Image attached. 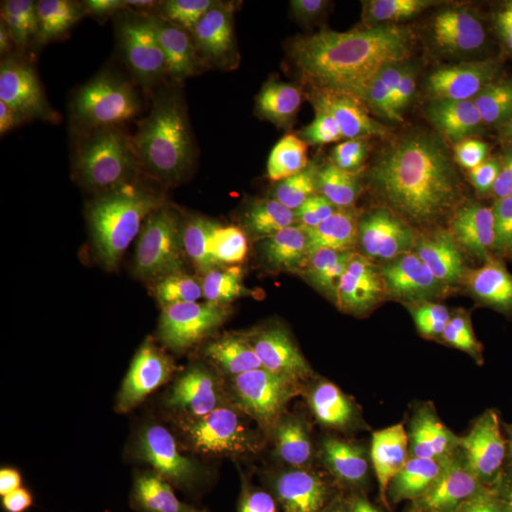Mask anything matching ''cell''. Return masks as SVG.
I'll use <instances>...</instances> for the list:
<instances>
[{"instance_id": "30", "label": "cell", "mask_w": 512, "mask_h": 512, "mask_svg": "<svg viewBox=\"0 0 512 512\" xmlns=\"http://www.w3.org/2000/svg\"><path fill=\"white\" fill-rule=\"evenodd\" d=\"M491 6L493 3L487 0H439L436 2V15L444 29L461 35L477 28Z\"/></svg>"}, {"instance_id": "39", "label": "cell", "mask_w": 512, "mask_h": 512, "mask_svg": "<svg viewBox=\"0 0 512 512\" xmlns=\"http://www.w3.org/2000/svg\"><path fill=\"white\" fill-rule=\"evenodd\" d=\"M220 512H227V511H225V510H221Z\"/></svg>"}, {"instance_id": "15", "label": "cell", "mask_w": 512, "mask_h": 512, "mask_svg": "<svg viewBox=\"0 0 512 512\" xmlns=\"http://www.w3.org/2000/svg\"><path fill=\"white\" fill-rule=\"evenodd\" d=\"M329 336L303 325H289L272 338V363L276 382L293 404L308 413L329 399L320 387V352Z\"/></svg>"}, {"instance_id": "22", "label": "cell", "mask_w": 512, "mask_h": 512, "mask_svg": "<svg viewBox=\"0 0 512 512\" xmlns=\"http://www.w3.org/2000/svg\"><path fill=\"white\" fill-rule=\"evenodd\" d=\"M234 423L232 441L244 461L274 454H295L305 446L303 421L275 407L258 410Z\"/></svg>"}, {"instance_id": "23", "label": "cell", "mask_w": 512, "mask_h": 512, "mask_svg": "<svg viewBox=\"0 0 512 512\" xmlns=\"http://www.w3.org/2000/svg\"><path fill=\"white\" fill-rule=\"evenodd\" d=\"M323 6L318 0H252L239 6L238 25L288 50L296 33Z\"/></svg>"}, {"instance_id": "21", "label": "cell", "mask_w": 512, "mask_h": 512, "mask_svg": "<svg viewBox=\"0 0 512 512\" xmlns=\"http://www.w3.org/2000/svg\"><path fill=\"white\" fill-rule=\"evenodd\" d=\"M478 256L474 247L464 245L453 258L420 272L410 289L413 301L436 315H446L461 299L478 289Z\"/></svg>"}, {"instance_id": "1", "label": "cell", "mask_w": 512, "mask_h": 512, "mask_svg": "<svg viewBox=\"0 0 512 512\" xmlns=\"http://www.w3.org/2000/svg\"><path fill=\"white\" fill-rule=\"evenodd\" d=\"M211 256L239 274L264 275L291 242V220L274 150L261 138H241L224 171L197 205Z\"/></svg>"}, {"instance_id": "7", "label": "cell", "mask_w": 512, "mask_h": 512, "mask_svg": "<svg viewBox=\"0 0 512 512\" xmlns=\"http://www.w3.org/2000/svg\"><path fill=\"white\" fill-rule=\"evenodd\" d=\"M437 87L476 134L512 138V49L483 45L441 60Z\"/></svg>"}, {"instance_id": "27", "label": "cell", "mask_w": 512, "mask_h": 512, "mask_svg": "<svg viewBox=\"0 0 512 512\" xmlns=\"http://www.w3.org/2000/svg\"><path fill=\"white\" fill-rule=\"evenodd\" d=\"M507 313L483 292L471 293L443 316L446 338L454 343L473 342L497 325Z\"/></svg>"}, {"instance_id": "37", "label": "cell", "mask_w": 512, "mask_h": 512, "mask_svg": "<svg viewBox=\"0 0 512 512\" xmlns=\"http://www.w3.org/2000/svg\"><path fill=\"white\" fill-rule=\"evenodd\" d=\"M323 512H373V510L372 508L363 507V505L359 504L339 503Z\"/></svg>"}, {"instance_id": "33", "label": "cell", "mask_w": 512, "mask_h": 512, "mask_svg": "<svg viewBox=\"0 0 512 512\" xmlns=\"http://www.w3.org/2000/svg\"><path fill=\"white\" fill-rule=\"evenodd\" d=\"M373 512H439L429 495L421 491H404L372 508Z\"/></svg>"}, {"instance_id": "10", "label": "cell", "mask_w": 512, "mask_h": 512, "mask_svg": "<svg viewBox=\"0 0 512 512\" xmlns=\"http://www.w3.org/2000/svg\"><path fill=\"white\" fill-rule=\"evenodd\" d=\"M296 79L320 93L335 92L349 76V13L343 6H323L288 47Z\"/></svg>"}, {"instance_id": "36", "label": "cell", "mask_w": 512, "mask_h": 512, "mask_svg": "<svg viewBox=\"0 0 512 512\" xmlns=\"http://www.w3.org/2000/svg\"><path fill=\"white\" fill-rule=\"evenodd\" d=\"M498 239H500V247L512 254V214L501 222L498 228Z\"/></svg>"}, {"instance_id": "20", "label": "cell", "mask_w": 512, "mask_h": 512, "mask_svg": "<svg viewBox=\"0 0 512 512\" xmlns=\"http://www.w3.org/2000/svg\"><path fill=\"white\" fill-rule=\"evenodd\" d=\"M458 410L470 429L504 451L512 419V377L484 373L468 380Z\"/></svg>"}, {"instance_id": "32", "label": "cell", "mask_w": 512, "mask_h": 512, "mask_svg": "<svg viewBox=\"0 0 512 512\" xmlns=\"http://www.w3.org/2000/svg\"><path fill=\"white\" fill-rule=\"evenodd\" d=\"M42 180L25 164L0 151V201L2 204Z\"/></svg>"}, {"instance_id": "35", "label": "cell", "mask_w": 512, "mask_h": 512, "mask_svg": "<svg viewBox=\"0 0 512 512\" xmlns=\"http://www.w3.org/2000/svg\"><path fill=\"white\" fill-rule=\"evenodd\" d=\"M192 13L200 12L204 18H218L227 16L232 10L239 8L238 3L225 2V0H190Z\"/></svg>"}, {"instance_id": "5", "label": "cell", "mask_w": 512, "mask_h": 512, "mask_svg": "<svg viewBox=\"0 0 512 512\" xmlns=\"http://www.w3.org/2000/svg\"><path fill=\"white\" fill-rule=\"evenodd\" d=\"M272 336L258 313L245 308L218 330L202 377L201 406L214 420L237 421L274 407Z\"/></svg>"}, {"instance_id": "14", "label": "cell", "mask_w": 512, "mask_h": 512, "mask_svg": "<svg viewBox=\"0 0 512 512\" xmlns=\"http://www.w3.org/2000/svg\"><path fill=\"white\" fill-rule=\"evenodd\" d=\"M55 19L60 69L96 56L128 20L123 3L106 0H60Z\"/></svg>"}, {"instance_id": "3", "label": "cell", "mask_w": 512, "mask_h": 512, "mask_svg": "<svg viewBox=\"0 0 512 512\" xmlns=\"http://www.w3.org/2000/svg\"><path fill=\"white\" fill-rule=\"evenodd\" d=\"M114 202L110 255L131 285L156 291L204 271L210 248L197 205L183 191H150Z\"/></svg>"}, {"instance_id": "18", "label": "cell", "mask_w": 512, "mask_h": 512, "mask_svg": "<svg viewBox=\"0 0 512 512\" xmlns=\"http://www.w3.org/2000/svg\"><path fill=\"white\" fill-rule=\"evenodd\" d=\"M2 30L8 33L26 73L36 74L55 59L57 30L55 3L47 0H10L2 6Z\"/></svg>"}, {"instance_id": "28", "label": "cell", "mask_w": 512, "mask_h": 512, "mask_svg": "<svg viewBox=\"0 0 512 512\" xmlns=\"http://www.w3.org/2000/svg\"><path fill=\"white\" fill-rule=\"evenodd\" d=\"M478 291L512 312V254L497 245L478 256Z\"/></svg>"}, {"instance_id": "19", "label": "cell", "mask_w": 512, "mask_h": 512, "mask_svg": "<svg viewBox=\"0 0 512 512\" xmlns=\"http://www.w3.org/2000/svg\"><path fill=\"white\" fill-rule=\"evenodd\" d=\"M303 434L309 453L333 460L373 441L359 400H326L313 407L303 419Z\"/></svg>"}, {"instance_id": "12", "label": "cell", "mask_w": 512, "mask_h": 512, "mask_svg": "<svg viewBox=\"0 0 512 512\" xmlns=\"http://www.w3.org/2000/svg\"><path fill=\"white\" fill-rule=\"evenodd\" d=\"M394 376L407 402L437 407L456 403L464 389L460 349L453 340H433L400 357Z\"/></svg>"}, {"instance_id": "6", "label": "cell", "mask_w": 512, "mask_h": 512, "mask_svg": "<svg viewBox=\"0 0 512 512\" xmlns=\"http://www.w3.org/2000/svg\"><path fill=\"white\" fill-rule=\"evenodd\" d=\"M174 43L191 103L208 127L225 133L251 111V106L247 80L224 20H208L192 13L191 19L178 26Z\"/></svg>"}, {"instance_id": "29", "label": "cell", "mask_w": 512, "mask_h": 512, "mask_svg": "<svg viewBox=\"0 0 512 512\" xmlns=\"http://www.w3.org/2000/svg\"><path fill=\"white\" fill-rule=\"evenodd\" d=\"M468 154L473 163L487 165L500 175L512 198V138L473 133Z\"/></svg>"}, {"instance_id": "31", "label": "cell", "mask_w": 512, "mask_h": 512, "mask_svg": "<svg viewBox=\"0 0 512 512\" xmlns=\"http://www.w3.org/2000/svg\"><path fill=\"white\" fill-rule=\"evenodd\" d=\"M128 20L158 26L191 13L190 0H128L123 3Z\"/></svg>"}, {"instance_id": "34", "label": "cell", "mask_w": 512, "mask_h": 512, "mask_svg": "<svg viewBox=\"0 0 512 512\" xmlns=\"http://www.w3.org/2000/svg\"><path fill=\"white\" fill-rule=\"evenodd\" d=\"M18 67H23L18 52L8 33L2 30L0 33V80L3 84L15 79Z\"/></svg>"}, {"instance_id": "8", "label": "cell", "mask_w": 512, "mask_h": 512, "mask_svg": "<svg viewBox=\"0 0 512 512\" xmlns=\"http://www.w3.org/2000/svg\"><path fill=\"white\" fill-rule=\"evenodd\" d=\"M0 151L40 178L76 175L77 165L55 109L28 84H12L2 93Z\"/></svg>"}, {"instance_id": "26", "label": "cell", "mask_w": 512, "mask_h": 512, "mask_svg": "<svg viewBox=\"0 0 512 512\" xmlns=\"http://www.w3.org/2000/svg\"><path fill=\"white\" fill-rule=\"evenodd\" d=\"M473 177L450 198V207L461 217L487 218L512 210V198L500 175L473 163Z\"/></svg>"}, {"instance_id": "38", "label": "cell", "mask_w": 512, "mask_h": 512, "mask_svg": "<svg viewBox=\"0 0 512 512\" xmlns=\"http://www.w3.org/2000/svg\"><path fill=\"white\" fill-rule=\"evenodd\" d=\"M504 453L512 464V419L510 427H508L507 436H505Z\"/></svg>"}, {"instance_id": "13", "label": "cell", "mask_w": 512, "mask_h": 512, "mask_svg": "<svg viewBox=\"0 0 512 512\" xmlns=\"http://www.w3.org/2000/svg\"><path fill=\"white\" fill-rule=\"evenodd\" d=\"M456 141L440 126L406 120L396 127L384 147L390 173L413 187L431 190L454 156Z\"/></svg>"}, {"instance_id": "24", "label": "cell", "mask_w": 512, "mask_h": 512, "mask_svg": "<svg viewBox=\"0 0 512 512\" xmlns=\"http://www.w3.org/2000/svg\"><path fill=\"white\" fill-rule=\"evenodd\" d=\"M318 377L329 399L362 394L372 377L369 353L356 340L329 339L320 352Z\"/></svg>"}, {"instance_id": "4", "label": "cell", "mask_w": 512, "mask_h": 512, "mask_svg": "<svg viewBox=\"0 0 512 512\" xmlns=\"http://www.w3.org/2000/svg\"><path fill=\"white\" fill-rule=\"evenodd\" d=\"M207 138L180 111L156 106L121 128L104 154V181L113 201L144 192L181 190L210 170Z\"/></svg>"}, {"instance_id": "9", "label": "cell", "mask_w": 512, "mask_h": 512, "mask_svg": "<svg viewBox=\"0 0 512 512\" xmlns=\"http://www.w3.org/2000/svg\"><path fill=\"white\" fill-rule=\"evenodd\" d=\"M238 501L244 512H301L333 487L338 460L318 454H274L244 461Z\"/></svg>"}, {"instance_id": "25", "label": "cell", "mask_w": 512, "mask_h": 512, "mask_svg": "<svg viewBox=\"0 0 512 512\" xmlns=\"http://www.w3.org/2000/svg\"><path fill=\"white\" fill-rule=\"evenodd\" d=\"M463 359L464 384L484 373L512 377V312L468 343H456Z\"/></svg>"}, {"instance_id": "17", "label": "cell", "mask_w": 512, "mask_h": 512, "mask_svg": "<svg viewBox=\"0 0 512 512\" xmlns=\"http://www.w3.org/2000/svg\"><path fill=\"white\" fill-rule=\"evenodd\" d=\"M369 338L380 352L404 356L414 349L446 338L443 316L410 299L384 302L370 318Z\"/></svg>"}, {"instance_id": "2", "label": "cell", "mask_w": 512, "mask_h": 512, "mask_svg": "<svg viewBox=\"0 0 512 512\" xmlns=\"http://www.w3.org/2000/svg\"><path fill=\"white\" fill-rule=\"evenodd\" d=\"M247 308V299L200 272L183 281L144 292L131 313L141 370L151 393L171 403L221 326Z\"/></svg>"}, {"instance_id": "11", "label": "cell", "mask_w": 512, "mask_h": 512, "mask_svg": "<svg viewBox=\"0 0 512 512\" xmlns=\"http://www.w3.org/2000/svg\"><path fill=\"white\" fill-rule=\"evenodd\" d=\"M224 26L247 80L251 113L268 120L291 113L298 86L291 60L281 46L238 23L224 20Z\"/></svg>"}, {"instance_id": "16", "label": "cell", "mask_w": 512, "mask_h": 512, "mask_svg": "<svg viewBox=\"0 0 512 512\" xmlns=\"http://www.w3.org/2000/svg\"><path fill=\"white\" fill-rule=\"evenodd\" d=\"M463 217L446 202L424 205L404 231L400 258L404 269L423 272L443 264L463 249Z\"/></svg>"}]
</instances>
